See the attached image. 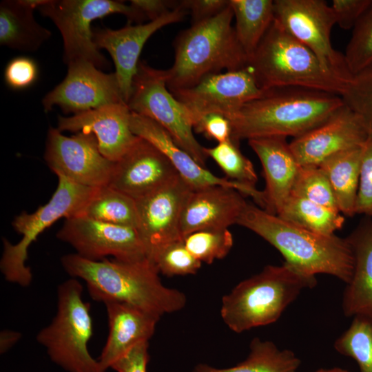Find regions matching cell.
<instances>
[{
  "mask_svg": "<svg viewBox=\"0 0 372 372\" xmlns=\"http://www.w3.org/2000/svg\"><path fill=\"white\" fill-rule=\"evenodd\" d=\"M61 263L72 278L85 282L94 300L103 304L126 303L161 317L181 310L187 303L184 293L163 285L148 258L90 260L74 253L62 256Z\"/></svg>",
  "mask_w": 372,
  "mask_h": 372,
  "instance_id": "obj_1",
  "label": "cell"
},
{
  "mask_svg": "<svg viewBox=\"0 0 372 372\" xmlns=\"http://www.w3.org/2000/svg\"><path fill=\"white\" fill-rule=\"evenodd\" d=\"M344 105L340 96L302 87L268 90L228 119L231 138L298 137L326 121Z\"/></svg>",
  "mask_w": 372,
  "mask_h": 372,
  "instance_id": "obj_2",
  "label": "cell"
},
{
  "mask_svg": "<svg viewBox=\"0 0 372 372\" xmlns=\"http://www.w3.org/2000/svg\"><path fill=\"white\" fill-rule=\"evenodd\" d=\"M237 224L265 239L285 262L305 274L331 275L346 284L351 279L355 258L347 238L305 229L249 203Z\"/></svg>",
  "mask_w": 372,
  "mask_h": 372,
  "instance_id": "obj_3",
  "label": "cell"
},
{
  "mask_svg": "<svg viewBox=\"0 0 372 372\" xmlns=\"http://www.w3.org/2000/svg\"><path fill=\"white\" fill-rule=\"evenodd\" d=\"M230 5L210 19L183 31L175 42L173 65L167 72L169 91L191 87L205 76L245 68L248 57L239 43Z\"/></svg>",
  "mask_w": 372,
  "mask_h": 372,
  "instance_id": "obj_4",
  "label": "cell"
},
{
  "mask_svg": "<svg viewBox=\"0 0 372 372\" xmlns=\"http://www.w3.org/2000/svg\"><path fill=\"white\" fill-rule=\"evenodd\" d=\"M316 283V276L285 262L281 266L267 265L223 297L221 318L236 333L270 324L278 320L301 291Z\"/></svg>",
  "mask_w": 372,
  "mask_h": 372,
  "instance_id": "obj_5",
  "label": "cell"
},
{
  "mask_svg": "<svg viewBox=\"0 0 372 372\" xmlns=\"http://www.w3.org/2000/svg\"><path fill=\"white\" fill-rule=\"evenodd\" d=\"M247 66L265 92L302 87L341 96L347 84L327 70L311 50L275 19L249 58Z\"/></svg>",
  "mask_w": 372,
  "mask_h": 372,
  "instance_id": "obj_6",
  "label": "cell"
},
{
  "mask_svg": "<svg viewBox=\"0 0 372 372\" xmlns=\"http://www.w3.org/2000/svg\"><path fill=\"white\" fill-rule=\"evenodd\" d=\"M83 291V285L74 278L58 286L56 314L36 340L50 360L66 372H105L88 350L93 322Z\"/></svg>",
  "mask_w": 372,
  "mask_h": 372,
  "instance_id": "obj_7",
  "label": "cell"
},
{
  "mask_svg": "<svg viewBox=\"0 0 372 372\" xmlns=\"http://www.w3.org/2000/svg\"><path fill=\"white\" fill-rule=\"evenodd\" d=\"M57 177V187L46 204L32 213L23 211L13 220L12 225L22 235L21 240L13 245L3 238L0 270L9 282L23 287L30 285L32 273L26 266L30 246L59 219L78 216L96 188L79 185L61 175Z\"/></svg>",
  "mask_w": 372,
  "mask_h": 372,
  "instance_id": "obj_8",
  "label": "cell"
},
{
  "mask_svg": "<svg viewBox=\"0 0 372 372\" xmlns=\"http://www.w3.org/2000/svg\"><path fill=\"white\" fill-rule=\"evenodd\" d=\"M37 10L59 30L65 64L87 61L100 70L107 68L109 63L94 42L92 21L112 14H123L130 21L145 19L131 5L114 0H47Z\"/></svg>",
  "mask_w": 372,
  "mask_h": 372,
  "instance_id": "obj_9",
  "label": "cell"
},
{
  "mask_svg": "<svg viewBox=\"0 0 372 372\" xmlns=\"http://www.w3.org/2000/svg\"><path fill=\"white\" fill-rule=\"evenodd\" d=\"M127 104L131 112L163 127L179 147L205 167V147L194 135L191 114L167 87L166 70L155 69L139 61Z\"/></svg>",
  "mask_w": 372,
  "mask_h": 372,
  "instance_id": "obj_10",
  "label": "cell"
},
{
  "mask_svg": "<svg viewBox=\"0 0 372 372\" xmlns=\"http://www.w3.org/2000/svg\"><path fill=\"white\" fill-rule=\"evenodd\" d=\"M275 20L291 36L311 50L322 65L345 83L352 75L344 54L331 44V32L336 24L334 12L323 0H276Z\"/></svg>",
  "mask_w": 372,
  "mask_h": 372,
  "instance_id": "obj_11",
  "label": "cell"
},
{
  "mask_svg": "<svg viewBox=\"0 0 372 372\" xmlns=\"http://www.w3.org/2000/svg\"><path fill=\"white\" fill-rule=\"evenodd\" d=\"M44 159L56 176L90 187L108 185L114 165L101 154L93 134L66 136L54 127L48 132Z\"/></svg>",
  "mask_w": 372,
  "mask_h": 372,
  "instance_id": "obj_12",
  "label": "cell"
},
{
  "mask_svg": "<svg viewBox=\"0 0 372 372\" xmlns=\"http://www.w3.org/2000/svg\"><path fill=\"white\" fill-rule=\"evenodd\" d=\"M171 92L188 110L194 126L202 116L209 114L229 118L244 105L265 93L248 66L207 75L191 87Z\"/></svg>",
  "mask_w": 372,
  "mask_h": 372,
  "instance_id": "obj_13",
  "label": "cell"
},
{
  "mask_svg": "<svg viewBox=\"0 0 372 372\" xmlns=\"http://www.w3.org/2000/svg\"><path fill=\"white\" fill-rule=\"evenodd\" d=\"M56 236L72 246L75 254L90 260H101L107 256L121 260L147 258L145 245L136 228L84 216L65 219Z\"/></svg>",
  "mask_w": 372,
  "mask_h": 372,
  "instance_id": "obj_14",
  "label": "cell"
},
{
  "mask_svg": "<svg viewBox=\"0 0 372 372\" xmlns=\"http://www.w3.org/2000/svg\"><path fill=\"white\" fill-rule=\"evenodd\" d=\"M67 65L65 79L42 99L45 112L57 105L64 113L75 115L125 103L115 72L104 73L87 61H76Z\"/></svg>",
  "mask_w": 372,
  "mask_h": 372,
  "instance_id": "obj_15",
  "label": "cell"
},
{
  "mask_svg": "<svg viewBox=\"0 0 372 372\" xmlns=\"http://www.w3.org/2000/svg\"><path fill=\"white\" fill-rule=\"evenodd\" d=\"M369 138L360 118L344 103L326 121L293 138L289 147L302 166H318L330 156L362 147Z\"/></svg>",
  "mask_w": 372,
  "mask_h": 372,
  "instance_id": "obj_16",
  "label": "cell"
},
{
  "mask_svg": "<svg viewBox=\"0 0 372 372\" xmlns=\"http://www.w3.org/2000/svg\"><path fill=\"white\" fill-rule=\"evenodd\" d=\"M186 12L176 8L161 17L144 24H128L118 30L93 29V40L99 49L110 54L114 65L121 94L127 103L133 79L137 72L138 59L148 39L167 25L181 21Z\"/></svg>",
  "mask_w": 372,
  "mask_h": 372,
  "instance_id": "obj_17",
  "label": "cell"
},
{
  "mask_svg": "<svg viewBox=\"0 0 372 372\" xmlns=\"http://www.w3.org/2000/svg\"><path fill=\"white\" fill-rule=\"evenodd\" d=\"M192 190L178 176L167 185L136 200L137 230L145 245L147 256L156 247L183 239L180 216L185 200Z\"/></svg>",
  "mask_w": 372,
  "mask_h": 372,
  "instance_id": "obj_18",
  "label": "cell"
},
{
  "mask_svg": "<svg viewBox=\"0 0 372 372\" xmlns=\"http://www.w3.org/2000/svg\"><path fill=\"white\" fill-rule=\"evenodd\" d=\"M178 176L163 153L147 140L138 136L131 147L114 162L108 185L136 200Z\"/></svg>",
  "mask_w": 372,
  "mask_h": 372,
  "instance_id": "obj_19",
  "label": "cell"
},
{
  "mask_svg": "<svg viewBox=\"0 0 372 372\" xmlns=\"http://www.w3.org/2000/svg\"><path fill=\"white\" fill-rule=\"evenodd\" d=\"M130 127L134 135L147 140L163 153L179 176L193 190L215 185L228 187L251 197L258 206L262 204V191L214 175L179 147L169 134L153 120L131 112Z\"/></svg>",
  "mask_w": 372,
  "mask_h": 372,
  "instance_id": "obj_20",
  "label": "cell"
},
{
  "mask_svg": "<svg viewBox=\"0 0 372 372\" xmlns=\"http://www.w3.org/2000/svg\"><path fill=\"white\" fill-rule=\"evenodd\" d=\"M130 116L127 103L111 104L68 117L59 116L57 129L93 134L101 154L116 162L138 138L131 130Z\"/></svg>",
  "mask_w": 372,
  "mask_h": 372,
  "instance_id": "obj_21",
  "label": "cell"
},
{
  "mask_svg": "<svg viewBox=\"0 0 372 372\" xmlns=\"http://www.w3.org/2000/svg\"><path fill=\"white\" fill-rule=\"evenodd\" d=\"M238 190L220 185L192 190L180 216L182 238L194 231L228 229L238 220L247 203Z\"/></svg>",
  "mask_w": 372,
  "mask_h": 372,
  "instance_id": "obj_22",
  "label": "cell"
},
{
  "mask_svg": "<svg viewBox=\"0 0 372 372\" xmlns=\"http://www.w3.org/2000/svg\"><path fill=\"white\" fill-rule=\"evenodd\" d=\"M104 304L109 332L98 360L106 371L135 346L149 342L161 317L126 303Z\"/></svg>",
  "mask_w": 372,
  "mask_h": 372,
  "instance_id": "obj_23",
  "label": "cell"
},
{
  "mask_svg": "<svg viewBox=\"0 0 372 372\" xmlns=\"http://www.w3.org/2000/svg\"><path fill=\"white\" fill-rule=\"evenodd\" d=\"M286 138L272 136L248 140L261 163L265 179L262 209L273 215H277L291 195L300 167Z\"/></svg>",
  "mask_w": 372,
  "mask_h": 372,
  "instance_id": "obj_24",
  "label": "cell"
},
{
  "mask_svg": "<svg viewBox=\"0 0 372 372\" xmlns=\"http://www.w3.org/2000/svg\"><path fill=\"white\" fill-rule=\"evenodd\" d=\"M354 254V269L344 289L342 307L347 317L372 316V219L362 221L347 237Z\"/></svg>",
  "mask_w": 372,
  "mask_h": 372,
  "instance_id": "obj_25",
  "label": "cell"
},
{
  "mask_svg": "<svg viewBox=\"0 0 372 372\" xmlns=\"http://www.w3.org/2000/svg\"><path fill=\"white\" fill-rule=\"evenodd\" d=\"M47 0H3L0 3V44L22 52H34L52 33L35 20L33 11Z\"/></svg>",
  "mask_w": 372,
  "mask_h": 372,
  "instance_id": "obj_26",
  "label": "cell"
},
{
  "mask_svg": "<svg viewBox=\"0 0 372 372\" xmlns=\"http://www.w3.org/2000/svg\"><path fill=\"white\" fill-rule=\"evenodd\" d=\"M362 147L334 154L318 165L330 182L340 213L349 217L356 214Z\"/></svg>",
  "mask_w": 372,
  "mask_h": 372,
  "instance_id": "obj_27",
  "label": "cell"
},
{
  "mask_svg": "<svg viewBox=\"0 0 372 372\" xmlns=\"http://www.w3.org/2000/svg\"><path fill=\"white\" fill-rule=\"evenodd\" d=\"M300 360L289 349H280L273 342L254 338L247 358L234 366L216 368L200 363L192 372H297Z\"/></svg>",
  "mask_w": 372,
  "mask_h": 372,
  "instance_id": "obj_28",
  "label": "cell"
},
{
  "mask_svg": "<svg viewBox=\"0 0 372 372\" xmlns=\"http://www.w3.org/2000/svg\"><path fill=\"white\" fill-rule=\"evenodd\" d=\"M236 18L235 32L248 59L274 21L271 0H229Z\"/></svg>",
  "mask_w": 372,
  "mask_h": 372,
  "instance_id": "obj_29",
  "label": "cell"
},
{
  "mask_svg": "<svg viewBox=\"0 0 372 372\" xmlns=\"http://www.w3.org/2000/svg\"><path fill=\"white\" fill-rule=\"evenodd\" d=\"M78 216L136 229L138 227L136 200L108 185L94 189Z\"/></svg>",
  "mask_w": 372,
  "mask_h": 372,
  "instance_id": "obj_30",
  "label": "cell"
},
{
  "mask_svg": "<svg viewBox=\"0 0 372 372\" xmlns=\"http://www.w3.org/2000/svg\"><path fill=\"white\" fill-rule=\"evenodd\" d=\"M276 216L294 225L324 235L335 234L344 223V215L340 212L291 194Z\"/></svg>",
  "mask_w": 372,
  "mask_h": 372,
  "instance_id": "obj_31",
  "label": "cell"
},
{
  "mask_svg": "<svg viewBox=\"0 0 372 372\" xmlns=\"http://www.w3.org/2000/svg\"><path fill=\"white\" fill-rule=\"evenodd\" d=\"M335 349L353 358L360 372H372V316L358 315L335 340Z\"/></svg>",
  "mask_w": 372,
  "mask_h": 372,
  "instance_id": "obj_32",
  "label": "cell"
},
{
  "mask_svg": "<svg viewBox=\"0 0 372 372\" xmlns=\"http://www.w3.org/2000/svg\"><path fill=\"white\" fill-rule=\"evenodd\" d=\"M238 143L231 138L213 147H204V151L207 157L215 161L229 180L255 187L258 176L254 165L242 154Z\"/></svg>",
  "mask_w": 372,
  "mask_h": 372,
  "instance_id": "obj_33",
  "label": "cell"
},
{
  "mask_svg": "<svg viewBox=\"0 0 372 372\" xmlns=\"http://www.w3.org/2000/svg\"><path fill=\"white\" fill-rule=\"evenodd\" d=\"M343 54L352 76L372 68V3L353 28Z\"/></svg>",
  "mask_w": 372,
  "mask_h": 372,
  "instance_id": "obj_34",
  "label": "cell"
},
{
  "mask_svg": "<svg viewBox=\"0 0 372 372\" xmlns=\"http://www.w3.org/2000/svg\"><path fill=\"white\" fill-rule=\"evenodd\" d=\"M183 239L189 251L201 263L207 264L225 258L234 244L232 234L228 229L199 230Z\"/></svg>",
  "mask_w": 372,
  "mask_h": 372,
  "instance_id": "obj_35",
  "label": "cell"
},
{
  "mask_svg": "<svg viewBox=\"0 0 372 372\" xmlns=\"http://www.w3.org/2000/svg\"><path fill=\"white\" fill-rule=\"evenodd\" d=\"M291 194L340 212L330 182L318 166L300 165Z\"/></svg>",
  "mask_w": 372,
  "mask_h": 372,
  "instance_id": "obj_36",
  "label": "cell"
},
{
  "mask_svg": "<svg viewBox=\"0 0 372 372\" xmlns=\"http://www.w3.org/2000/svg\"><path fill=\"white\" fill-rule=\"evenodd\" d=\"M147 257L158 272L167 276L195 274L202 264L189 251L183 239L156 247Z\"/></svg>",
  "mask_w": 372,
  "mask_h": 372,
  "instance_id": "obj_37",
  "label": "cell"
},
{
  "mask_svg": "<svg viewBox=\"0 0 372 372\" xmlns=\"http://www.w3.org/2000/svg\"><path fill=\"white\" fill-rule=\"evenodd\" d=\"M341 98L360 118L369 137L372 136V68L353 75Z\"/></svg>",
  "mask_w": 372,
  "mask_h": 372,
  "instance_id": "obj_38",
  "label": "cell"
},
{
  "mask_svg": "<svg viewBox=\"0 0 372 372\" xmlns=\"http://www.w3.org/2000/svg\"><path fill=\"white\" fill-rule=\"evenodd\" d=\"M39 77V68L30 57L19 56L11 59L4 70L6 85L14 90L27 89L35 83Z\"/></svg>",
  "mask_w": 372,
  "mask_h": 372,
  "instance_id": "obj_39",
  "label": "cell"
},
{
  "mask_svg": "<svg viewBox=\"0 0 372 372\" xmlns=\"http://www.w3.org/2000/svg\"><path fill=\"white\" fill-rule=\"evenodd\" d=\"M355 211L372 217V136L362 147Z\"/></svg>",
  "mask_w": 372,
  "mask_h": 372,
  "instance_id": "obj_40",
  "label": "cell"
},
{
  "mask_svg": "<svg viewBox=\"0 0 372 372\" xmlns=\"http://www.w3.org/2000/svg\"><path fill=\"white\" fill-rule=\"evenodd\" d=\"M371 3L372 0H333L336 24L344 30L353 28Z\"/></svg>",
  "mask_w": 372,
  "mask_h": 372,
  "instance_id": "obj_41",
  "label": "cell"
},
{
  "mask_svg": "<svg viewBox=\"0 0 372 372\" xmlns=\"http://www.w3.org/2000/svg\"><path fill=\"white\" fill-rule=\"evenodd\" d=\"M194 130L218 143L231 138L230 121L227 117L219 114H209L202 116L194 125Z\"/></svg>",
  "mask_w": 372,
  "mask_h": 372,
  "instance_id": "obj_42",
  "label": "cell"
},
{
  "mask_svg": "<svg viewBox=\"0 0 372 372\" xmlns=\"http://www.w3.org/2000/svg\"><path fill=\"white\" fill-rule=\"evenodd\" d=\"M229 6V0H183L178 8L190 12L192 24L210 19Z\"/></svg>",
  "mask_w": 372,
  "mask_h": 372,
  "instance_id": "obj_43",
  "label": "cell"
},
{
  "mask_svg": "<svg viewBox=\"0 0 372 372\" xmlns=\"http://www.w3.org/2000/svg\"><path fill=\"white\" fill-rule=\"evenodd\" d=\"M149 342H141L115 362L110 369L116 372H147L149 360Z\"/></svg>",
  "mask_w": 372,
  "mask_h": 372,
  "instance_id": "obj_44",
  "label": "cell"
},
{
  "mask_svg": "<svg viewBox=\"0 0 372 372\" xmlns=\"http://www.w3.org/2000/svg\"><path fill=\"white\" fill-rule=\"evenodd\" d=\"M130 5L145 18L154 21L178 7V1L165 0H131Z\"/></svg>",
  "mask_w": 372,
  "mask_h": 372,
  "instance_id": "obj_45",
  "label": "cell"
},
{
  "mask_svg": "<svg viewBox=\"0 0 372 372\" xmlns=\"http://www.w3.org/2000/svg\"><path fill=\"white\" fill-rule=\"evenodd\" d=\"M19 331L3 329L0 333V353L4 354L12 349L21 338Z\"/></svg>",
  "mask_w": 372,
  "mask_h": 372,
  "instance_id": "obj_46",
  "label": "cell"
},
{
  "mask_svg": "<svg viewBox=\"0 0 372 372\" xmlns=\"http://www.w3.org/2000/svg\"><path fill=\"white\" fill-rule=\"evenodd\" d=\"M313 372H349V371L342 368L333 367V368H329V369H320Z\"/></svg>",
  "mask_w": 372,
  "mask_h": 372,
  "instance_id": "obj_47",
  "label": "cell"
}]
</instances>
